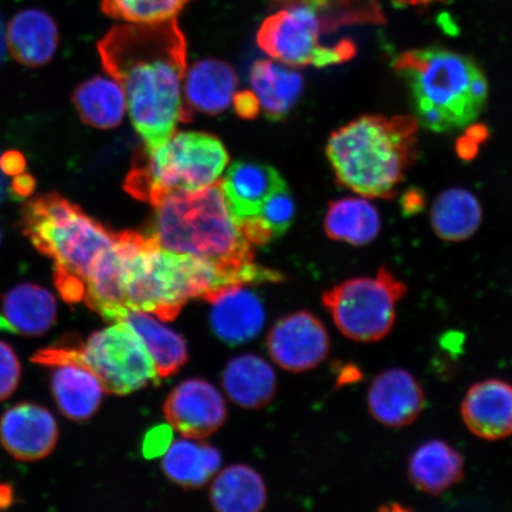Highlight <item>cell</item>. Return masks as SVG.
Returning a JSON list of instances; mask_svg holds the SVG:
<instances>
[{"label":"cell","instance_id":"83f0119b","mask_svg":"<svg viewBox=\"0 0 512 512\" xmlns=\"http://www.w3.org/2000/svg\"><path fill=\"white\" fill-rule=\"evenodd\" d=\"M123 322L137 332L155 363L159 379L177 373L188 361L184 339L147 312L127 311L117 323Z\"/></svg>","mask_w":512,"mask_h":512},{"label":"cell","instance_id":"74e56055","mask_svg":"<svg viewBox=\"0 0 512 512\" xmlns=\"http://www.w3.org/2000/svg\"><path fill=\"white\" fill-rule=\"evenodd\" d=\"M36 188V178L28 172H22V174L14 176L10 184L11 191L21 198H29L34 194Z\"/></svg>","mask_w":512,"mask_h":512},{"label":"cell","instance_id":"ac0fdd59","mask_svg":"<svg viewBox=\"0 0 512 512\" xmlns=\"http://www.w3.org/2000/svg\"><path fill=\"white\" fill-rule=\"evenodd\" d=\"M59 41V27L54 18L37 9L18 12L6 31L11 56L25 67L46 66L53 60Z\"/></svg>","mask_w":512,"mask_h":512},{"label":"cell","instance_id":"ba28073f","mask_svg":"<svg viewBox=\"0 0 512 512\" xmlns=\"http://www.w3.org/2000/svg\"><path fill=\"white\" fill-rule=\"evenodd\" d=\"M34 362L55 367L76 363L100 381L105 392L127 395L142 389L159 376L142 338L123 322L95 332L81 347H55L38 352Z\"/></svg>","mask_w":512,"mask_h":512},{"label":"cell","instance_id":"4fadbf2b","mask_svg":"<svg viewBox=\"0 0 512 512\" xmlns=\"http://www.w3.org/2000/svg\"><path fill=\"white\" fill-rule=\"evenodd\" d=\"M367 402L369 413L389 428L406 427L424 412V389L412 373L393 368L382 371L371 382Z\"/></svg>","mask_w":512,"mask_h":512},{"label":"cell","instance_id":"ab89813d","mask_svg":"<svg viewBox=\"0 0 512 512\" xmlns=\"http://www.w3.org/2000/svg\"><path fill=\"white\" fill-rule=\"evenodd\" d=\"M360 371L357 368L348 366L342 369L341 375L338 377L339 384L354 383L361 377Z\"/></svg>","mask_w":512,"mask_h":512},{"label":"cell","instance_id":"30bf717a","mask_svg":"<svg viewBox=\"0 0 512 512\" xmlns=\"http://www.w3.org/2000/svg\"><path fill=\"white\" fill-rule=\"evenodd\" d=\"M323 24L315 11L303 5L278 9L258 31L259 47L272 59L290 67L318 68L344 63L356 54V46L344 40L335 46L320 44Z\"/></svg>","mask_w":512,"mask_h":512},{"label":"cell","instance_id":"52a82bcc","mask_svg":"<svg viewBox=\"0 0 512 512\" xmlns=\"http://www.w3.org/2000/svg\"><path fill=\"white\" fill-rule=\"evenodd\" d=\"M229 162L219 138L201 132H175L164 143L144 146L134 156L125 189L156 206L176 191H197L220 182Z\"/></svg>","mask_w":512,"mask_h":512},{"label":"cell","instance_id":"7bdbcfd3","mask_svg":"<svg viewBox=\"0 0 512 512\" xmlns=\"http://www.w3.org/2000/svg\"><path fill=\"white\" fill-rule=\"evenodd\" d=\"M0 330L8 331V328H6V325L3 322L2 317H0Z\"/></svg>","mask_w":512,"mask_h":512},{"label":"cell","instance_id":"60d3db41","mask_svg":"<svg viewBox=\"0 0 512 512\" xmlns=\"http://www.w3.org/2000/svg\"><path fill=\"white\" fill-rule=\"evenodd\" d=\"M6 31L4 28L3 17L0 15V63H2L5 55Z\"/></svg>","mask_w":512,"mask_h":512},{"label":"cell","instance_id":"d6a6232c","mask_svg":"<svg viewBox=\"0 0 512 512\" xmlns=\"http://www.w3.org/2000/svg\"><path fill=\"white\" fill-rule=\"evenodd\" d=\"M189 3L190 0H101V10L126 23L152 24L176 19Z\"/></svg>","mask_w":512,"mask_h":512},{"label":"cell","instance_id":"e575fe53","mask_svg":"<svg viewBox=\"0 0 512 512\" xmlns=\"http://www.w3.org/2000/svg\"><path fill=\"white\" fill-rule=\"evenodd\" d=\"M172 441V427L158 426L146 434L143 453L146 458L164 456Z\"/></svg>","mask_w":512,"mask_h":512},{"label":"cell","instance_id":"9a60e30c","mask_svg":"<svg viewBox=\"0 0 512 512\" xmlns=\"http://www.w3.org/2000/svg\"><path fill=\"white\" fill-rule=\"evenodd\" d=\"M460 414L467 430L489 441L512 434V384L490 379L477 382L467 390Z\"/></svg>","mask_w":512,"mask_h":512},{"label":"cell","instance_id":"7c38bea8","mask_svg":"<svg viewBox=\"0 0 512 512\" xmlns=\"http://www.w3.org/2000/svg\"><path fill=\"white\" fill-rule=\"evenodd\" d=\"M164 414L172 430L187 439H203L219 431L227 418L226 403L213 384L188 380L172 390Z\"/></svg>","mask_w":512,"mask_h":512},{"label":"cell","instance_id":"4316f807","mask_svg":"<svg viewBox=\"0 0 512 512\" xmlns=\"http://www.w3.org/2000/svg\"><path fill=\"white\" fill-rule=\"evenodd\" d=\"M73 102L83 123L110 130L121 124L127 110L126 96L118 81L94 76L75 89Z\"/></svg>","mask_w":512,"mask_h":512},{"label":"cell","instance_id":"277c9868","mask_svg":"<svg viewBox=\"0 0 512 512\" xmlns=\"http://www.w3.org/2000/svg\"><path fill=\"white\" fill-rule=\"evenodd\" d=\"M412 115H362L338 128L326 145L338 182L366 198H392L418 157Z\"/></svg>","mask_w":512,"mask_h":512},{"label":"cell","instance_id":"9c48e42d","mask_svg":"<svg viewBox=\"0 0 512 512\" xmlns=\"http://www.w3.org/2000/svg\"><path fill=\"white\" fill-rule=\"evenodd\" d=\"M407 286L381 267L375 277L352 278L323 294V304L339 332L358 343L379 342L396 322V305Z\"/></svg>","mask_w":512,"mask_h":512},{"label":"cell","instance_id":"484cf974","mask_svg":"<svg viewBox=\"0 0 512 512\" xmlns=\"http://www.w3.org/2000/svg\"><path fill=\"white\" fill-rule=\"evenodd\" d=\"M483 221V209L477 197L465 189H448L438 196L431 210L435 235L447 242L472 238Z\"/></svg>","mask_w":512,"mask_h":512},{"label":"cell","instance_id":"6da1fadb","mask_svg":"<svg viewBox=\"0 0 512 512\" xmlns=\"http://www.w3.org/2000/svg\"><path fill=\"white\" fill-rule=\"evenodd\" d=\"M102 66L123 87L145 145L155 147L191 119L183 105L187 40L176 21L115 25L98 43Z\"/></svg>","mask_w":512,"mask_h":512},{"label":"cell","instance_id":"7402d4cb","mask_svg":"<svg viewBox=\"0 0 512 512\" xmlns=\"http://www.w3.org/2000/svg\"><path fill=\"white\" fill-rule=\"evenodd\" d=\"M56 313L53 294L41 286L24 284L5 294L0 317L8 331L38 336L54 325Z\"/></svg>","mask_w":512,"mask_h":512},{"label":"cell","instance_id":"5b68a950","mask_svg":"<svg viewBox=\"0 0 512 512\" xmlns=\"http://www.w3.org/2000/svg\"><path fill=\"white\" fill-rule=\"evenodd\" d=\"M393 67L411 94L414 118L437 133L469 126L483 112L489 83L471 57L446 48L405 51Z\"/></svg>","mask_w":512,"mask_h":512},{"label":"cell","instance_id":"8992f818","mask_svg":"<svg viewBox=\"0 0 512 512\" xmlns=\"http://www.w3.org/2000/svg\"><path fill=\"white\" fill-rule=\"evenodd\" d=\"M19 224L32 246L54 260L57 290L70 304L82 302L89 272L119 235L56 192L25 203Z\"/></svg>","mask_w":512,"mask_h":512},{"label":"cell","instance_id":"3957f363","mask_svg":"<svg viewBox=\"0 0 512 512\" xmlns=\"http://www.w3.org/2000/svg\"><path fill=\"white\" fill-rule=\"evenodd\" d=\"M124 259L121 270L127 311L153 313L171 322L191 298L211 302L224 288L248 285L243 275L213 261L159 247L149 235L120 233Z\"/></svg>","mask_w":512,"mask_h":512},{"label":"cell","instance_id":"1f68e13d","mask_svg":"<svg viewBox=\"0 0 512 512\" xmlns=\"http://www.w3.org/2000/svg\"><path fill=\"white\" fill-rule=\"evenodd\" d=\"M294 216L296 203L286 188L268 198L258 216L242 221V227L253 246H262L283 236L291 228Z\"/></svg>","mask_w":512,"mask_h":512},{"label":"cell","instance_id":"7a4b0ae2","mask_svg":"<svg viewBox=\"0 0 512 512\" xmlns=\"http://www.w3.org/2000/svg\"><path fill=\"white\" fill-rule=\"evenodd\" d=\"M153 207L146 235L166 251L213 261L243 275L249 284L283 280V275L255 264L253 245L230 211L221 182L171 192Z\"/></svg>","mask_w":512,"mask_h":512},{"label":"cell","instance_id":"b9f144b4","mask_svg":"<svg viewBox=\"0 0 512 512\" xmlns=\"http://www.w3.org/2000/svg\"><path fill=\"white\" fill-rule=\"evenodd\" d=\"M6 188H8V183H6L5 175L0 171V204L5 200Z\"/></svg>","mask_w":512,"mask_h":512},{"label":"cell","instance_id":"603a6c76","mask_svg":"<svg viewBox=\"0 0 512 512\" xmlns=\"http://www.w3.org/2000/svg\"><path fill=\"white\" fill-rule=\"evenodd\" d=\"M53 368L51 388L62 414L75 421L92 418L105 392L100 381L80 364L62 363Z\"/></svg>","mask_w":512,"mask_h":512},{"label":"cell","instance_id":"8d00e7d4","mask_svg":"<svg viewBox=\"0 0 512 512\" xmlns=\"http://www.w3.org/2000/svg\"><path fill=\"white\" fill-rule=\"evenodd\" d=\"M233 105L236 113L245 119H253L260 113L258 100H256L253 92L236 93Z\"/></svg>","mask_w":512,"mask_h":512},{"label":"cell","instance_id":"e0dca14e","mask_svg":"<svg viewBox=\"0 0 512 512\" xmlns=\"http://www.w3.org/2000/svg\"><path fill=\"white\" fill-rule=\"evenodd\" d=\"M210 322L217 337L230 345L253 341L265 324L260 299L245 285L224 288L210 302Z\"/></svg>","mask_w":512,"mask_h":512},{"label":"cell","instance_id":"d4e9b609","mask_svg":"<svg viewBox=\"0 0 512 512\" xmlns=\"http://www.w3.org/2000/svg\"><path fill=\"white\" fill-rule=\"evenodd\" d=\"M324 229L331 240L367 246L380 234L381 217L366 197L342 198L329 204Z\"/></svg>","mask_w":512,"mask_h":512},{"label":"cell","instance_id":"2e32d148","mask_svg":"<svg viewBox=\"0 0 512 512\" xmlns=\"http://www.w3.org/2000/svg\"><path fill=\"white\" fill-rule=\"evenodd\" d=\"M221 187L230 211L240 222L258 216L268 198L288 188L272 166L255 162L230 165Z\"/></svg>","mask_w":512,"mask_h":512},{"label":"cell","instance_id":"4dcf8cb0","mask_svg":"<svg viewBox=\"0 0 512 512\" xmlns=\"http://www.w3.org/2000/svg\"><path fill=\"white\" fill-rule=\"evenodd\" d=\"M303 5L315 11L323 24L324 34L344 24L381 19L376 0H271L274 9Z\"/></svg>","mask_w":512,"mask_h":512},{"label":"cell","instance_id":"cb8c5ba5","mask_svg":"<svg viewBox=\"0 0 512 512\" xmlns=\"http://www.w3.org/2000/svg\"><path fill=\"white\" fill-rule=\"evenodd\" d=\"M223 387L229 399L245 409H259L273 399L277 376L266 361L255 355L235 357L224 370Z\"/></svg>","mask_w":512,"mask_h":512},{"label":"cell","instance_id":"836d02e7","mask_svg":"<svg viewBox=\"0 0 512 512\" xmlns=\"http://www.w3.org/2000/svg\"><path fill=\"white\" fill-rule=\"evenodd\" d=\"M21 379V364L10 345L0 342V401L14 394Z\"/></svg>","mask_w":512,"mask_h":512},{"label":"cell","instance_id":"ffe728a7","mask_svg":"<svg viewBox=\"0 0 512 512\" xmlns=\"http://www.w3.org/2000/svg\"><path fill=\"white\" fill-rule=\"evenodd\" d=\"M464 475L463 454L444 440L426 441L408 460L409 480L427 495H443L462 482Z\"/></svg>","mask_w":512,"mask_h":512},{"label":"cell","instance_id":"d6986e66","mask_svg":"<svg viewBox=\"0 0 512 512\" xmlns=\"http://www.w3.org/2000/svg\"><path fill=\"white\" fill-rule=\"evenodd\" d=\"M238 85V75L228 63L206 59L185 72L183 92L191 110L217 115L233 105Z\"/></svg>","mask_w":512,"mask_h":512},{"label":"cell","instance_id":"44dd1931","mask_svg":"<svg viewBox=\"0 0 512 512\" xmlns=\"http://www.w3.org/2000/svg\"><path fill=\"white\" fill-rule=\"evenodd\" d=\"M249 81L260 112L272 121L284 120L304 91L303 75L277 60L255 62Z\"/></svg>","mask_w":512,"mask_h":512},{"label":"cell","instance_id":"8fae6325","mask_svg":"<svg viewBox=\"0 0 512 512\" xmlns=\"http://www.w3.org/2000/svg\"><path fill=\"white\" fill-rule=\"evenodd\" d=\"M330 348L328 330L307 311L281 318L267 337V349L273 361L292 373L317 368L328 357Z\"/></svg>","mask_w":512,"mask_h":512},{"label":"cell","instance_id":"f546056e","mask_svg":"<svg viewBox=\"0 0 512 512\" xmlns=\"http://www.w3.org/2000/svg\"><path fill=\"white\" fill-rule=\"evenodd\" d=\"M162 466L171 482L183 488H201L219 471L221 456L213 446L179 440L164 454Z\"/></svg>","mask_w":512,"mask_h":512},{"label":"cell","instance_id":"5bb4252c","mask_svg":"<svg viewBox=\"0 0 512 512\" xmlns=\"http://www.w3.org/2000/svg\"><path fill=\"white\" fill-rule=\"evenodd\" d=\"M59 428L47 409L21 403L9 409L0 421V441L12 457L36 462L53 452Z\"/></svg>","mask_w":512,"mask_h":512},{"label":"cell","instance_id":"d590c367","mask_svg":"<svg viewBox=\"0 0 512 512\" xmlns=\"http://www.w3.org/2000/svg\"><path fill=\"white\" fill-rule=\"evenodd\" d=\"M25 168H27V158H25L21 151L9 150L0 156V171L5 176L14 177L22 174Z\"/></svg>","mask_w":512,"mask_h":512},{"label":"cell","instance_id":"f1b7e54d","mask_svg":"<svg viewBox=\"0 0 512 512\" xmlns=\"http://www.w3.org/2000/svg\"><path fill=\"white\" fill-rule=\"evenodd\" d=\"M210 501L220 512H259L266 505V486L251 467L230 466L214 480Z\"/></svg>","mask_w":512,"mask_h":512},{"label":"cell","instance_id":"f35d334b","mask_svg":"<svg viewBox=\"0 0 512 512\" xmlns=\"http://www.w3.org/2000/svg\"><path fill=\"white\" fill-rule=\"evenodd\" d=\"M424 204V197H421L419 191L406 192L405 196L402 197V207L408 215L418 213L424 208Z\"/></svg>","mask_w":512,"mask_h":512}]
</instances>
